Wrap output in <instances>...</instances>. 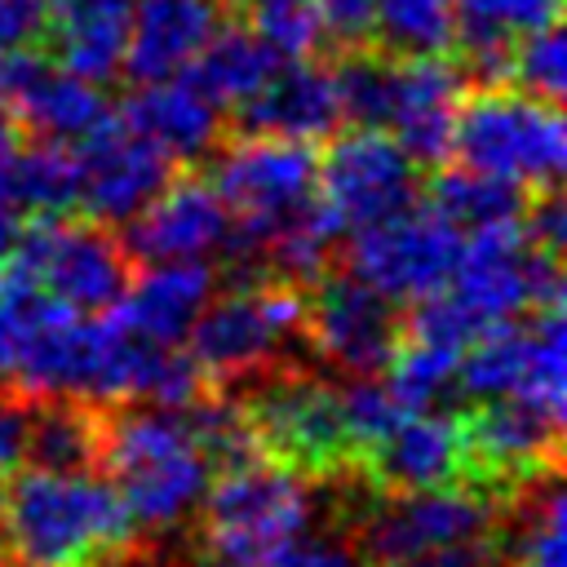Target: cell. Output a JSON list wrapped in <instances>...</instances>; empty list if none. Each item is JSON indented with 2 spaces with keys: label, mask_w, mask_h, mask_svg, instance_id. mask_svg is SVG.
Masks as SVG:
<instances>
[{
  "label": "cell",
  "mask_w": 567,
  "mask_h": 567,
  "mask_svg": "<svg viewBox=\"0 0 567 567\" xmlns=\"http://www.w3.org/2000/svg\"><path fill=\"white\" fill-rule=\"evenodd\" d=\"M230 230V213L217 195V186L199 173H173L164 190L124 221V252L133 266L146 261H182V257H204L217 252Z\"/></svg>",
  "instance_id": "e0dca14e"
},
{
  "label": "cell",
  "mask_w": 567,
  "mask_h": 567,
  "mask_svg": "<svg viewBox=\"0 0 567 567\" xmlns=\"http://www.w3.org/2000/svg\"><path fill=\"white\" fill-rule=\"evenodd\" d=\"M496 523H501V496L465 478L421 492L372 496L368 514L354 523V545L372 567H390L425 549L492 536Z\"/></svg>",
  "instance_id": "9c48e42d"
},
{
  "label": "cell",
  "mask_w": 567,
  "mask_h": 567,
  "mask_svg": "<svg viewBox=\"0 0 567 567\" xmlns=\"http://www.w3.org/2000/svg\"><path fill=\"white\" fill-rule=\"evenodd\" d=\"M226 0H133L120 75L155 84L182 75L195 53L221 31Z\"/></svg>",
  "instance_id": "d6986e66"
},
{
  "label": "cell",
  "mask_w": 567,
  "mask_h": 567,
  "mask_svg": "<svg viewBox=\"0 0 567 567\" xmlns=\"http://www.w3.org/2000/svg\"><path fill=\"white\" fill-rule=\"evenodd\" d=\"M315 13L323 22V40L341 49H368L377 31V0H315Z\"/></svg>",
  "instance_id": "d6a6232c"
},
{
  "label": "cell",
  "mask_w": 567,
  "mask_h": 567,
  "mask_svg": "<svg viewBox=\"0 0 567 567\" xmlns=\"http://www.w3.org/2000/svg\"><path fill=\"white\" fill-rule=\"evenodd\" d=\"M563 0H456L452 49L465 84H509L514 40L540 27H554Z\"/></svg>",
  "instance_id": "7402d4cb"
},
{
  "label": "cell",
  "mask_w": 567,
  "mask_h": 567,
  "mask_svg": "<svg viewBox=\"0 0 567 567\" xmlns=\"http://www.w3.org/2000/svg\"><path fill=\"white\" fill-rule=\"evenodd\" d=\"M239 403L257 447L297 474L328 483L337 474L354 470V439L341 416V390L337 381L310 372V368H275L239 390H230Z\"/></svg>",
  "instance_id": "8992f818"
},
{
  "label": "cell",
  "mask_w": 567,
  "mask_h": 567,
  "mask_svg": "<svg viewBox=\"0 0 567 567\" xmlns=\"http://www.w3.org/2000/svg\"><path fill=\"white\" fill-rule=\"evenodd\" d=\"M133 0H49L44 53L89 84H111L124 62Z\"/></svg>",
  "instance_id": "cb8c5ba5"
},
{
  "label": "cell",
  "mask_w": 567,
  "mask_h": 567,
  "mask_svg": "<svg viewBox=\"0 0 567 567\" xmlns=\"http://www.w3.org/2000/svg\"><path fill=\"white\" fill-rule=\"evenodd\" d=\"M354 474L377 496L465 483L470 478V461H465L461 412H439V408L403 412L390 434H381L372 447L359 452Z\"/></svg>",
  "instance_id": "9a60e30c"
},
{
  "label": "cell",
  "mask_w": 567,
  "mask_h": 567,
  "mask_svg": "<svg viewBox=\"0 0 567 567\" xmlns=\"http://www.w3.org/2000/svg\"><path fill=\"white\" fill-rule=\"evenodd\" d=\"M133 527L142 536H168L186 527L208 492L213 456L199 439V425L186 408H106L102 434V465H97Z\"/></svg>",
  "instance_id": "7a4b0ae2"
},
{
  "label": "cell",
  "mask_w": 567,
  "mask_h": 567,
  "mask_svg": "<svg viewBox=\"0 0 567 567\" xmlns=\"http://www.w3.org/2000/svg\"><path fill=\"white\" fill-rule=\"evenodd\" d=\"M0 567H18V563H9V558H4V563H0Z\"/></svg>",
  "instance_id": "7bdbcfd3"
},
{
  "label": "cell",
  "mask_w": 567,
  "mask_h": 567,
  "mask_svg": "<svg viewBox=\"0 0 567 567\" xmlns=\"http://www.w3.org/2000/svg\"><path fill=\"white\" fill-rule=\"evenodd\" d=\"M75 168H80L75 213L89 221H102V226H124L164 190L177 159L168 151H159L146 133H137L120 115V106H111L80 137Z\"/></svg>",
  "instance_id": "4fadbf2b"
},
{
  "label": "cell",
  "mask_w": 567,
  "mask_h": 567,
  "mask_svg": "<svg viewBox=\"0 0 567 567\" xmlns=\"http://www.w3.org/2000/svg\"><path fill=\"white\" fill-rule=\"evenodd\" d=\"M465 425V461L470 483L505 496L509 487L558 470L563 461V421L540 412L518 394L478 399V408L461 412Z\"/></svg>",
  "instance_id": "5bb4252c"
},
{
  "label": "cell",
  "mask_w": 567,
  "mask_h": 567,
  "mask_svg": "<svg viewBox=\"0 0 567 567\" xmlns=\"http://www.w3.org/2000/svg\"><path fill=\"white\" fill-rule=\"evenodd\" d=\"M244 4V27L266 40L284 62L288 58H319L323 22L315 13V0H239Z\"/></svg>",
  "instance_id": "4dcf8cb0"
},
{
  "label": "cell",
  "mask_w": 567,
  "mask_h": 567,
  "mask_svg": "<svg viewBox=\"0 0 567 567\" xmlns=\"http://www.w3.org/2000/svg\"><path fill=\"white\" fill-rule=\"evenodd\" d=\"M18 230H22V217H18L13 208H4V204H0V275H4V266H9V257H13V244H18Z\"/></svg>",
  "instance_id": "f35d334b"
},
{
  "label": "cell",
  "mask_w": 567,
  "mask_h": 567,
  "mask_svg": "<svg viewBox=\"0 0 567 567\" xmlns=\"http://www.w3.org/2000/svg\"><path fill=\"white\" fill-rule=\"evenodd\" d=\"M235 133H279L297 142H323L341 124V97L332 66L319 58H288L275 75L230 115Z\"/></svg>",
  "instance_id": "ffe728a7"
},
{
  "label": "cell",
  "mask_w": 567,
  "mask_h": 567,
  "mask_svg": "<svg viewBox=\"0 0 567 567\" xmlns=\"http://www.w3.org/2000/svg\"><path fill=\"white\" fill-rule=\"evenodd\" d=\"M315 177H319V146L279 137V133H235L221 137L213 151L208 182L217 186L230 230L221 252L230 261L235 284L266 279V244L315 213Z\"/></svg>",
  "instance_id": "3957f363"
},
{
  "label": "cell",
  "mask_w": 567,
  "mask_h": 567,
  "mask_svg": "<svg viewBox=\"0 0 567 567\" xmlns=\"http://www.w3.org/2000/svg\"><path fill=\"white\" fill-rule=\"evenodd\" d=\"M447 155L456 164L505 177L514 186L549 190L567 164V128L558 102L532 97L514 84H487L461 97Z\"/></svg>",
  "instance_id": "52a82bcc"
},
{
  "label": "cell",
  "mask_w": 567,
  "mask_h": 567,
  "mask_svg": "<svg viewBox=\"0 0 567 567\" xmlns=\"http://www.w3.org/2000/svg\"><path fill=\"white\" fill-rule=\"evenodd\" d=\"M270 567H372L350 536H301Z\"/></svg>",
  "instance_id": "836d02e7"
},
{
  "label": "cell",
  "mask_w": 567,
  "mask_h": 567,
  "mask_svg": "<svg viewBox=\"0 0 567 567\" xmlns=\"http://www.w3.org/2000/svg\"><path fill=\"white\" fill-rule=\"evenodd\" d=\"M4 275L40 288L44 297L80 310L106 315L133 279V261L102 221L62 213V217H31L18 230L13 257Z\"/></svg>",
  "instance_id": "ba28073f"
},
{
  "label": "cell",
  "mask_w": 567,
  "mask_h": 567,
  "mask_svg": "<svg viewBox=\"0 0 567 567\" xmlns=\"http://www.w3.org/2000/svg\"><path fill=\"white\" fill-rule=\"evenodd\" d=\"M390 567H505V563H501L496 532H492V536H478V540H461V545H443V549L399 558Z\"/></svg>",
  "instance_id": "74e56055"
},
{
  "label": "cell",
  "mask_w": 567,
  "mask_h": 567,
  "mask_svg": "<svg viewBox=\"0 0 567 567\" xmlns=\"http://www.w3.org/2000/svg\"><path fill=\"white\" fill-rule=\"evenodd\" d=\"M199 567H230V563H217V558H204Z\"/></svg>",
  "instance_id": "60d3db41"
},
{
  "label": "cell",
  "mask_w": 567,
  "mask_h": 567,
  "mask_svg": "<svg viewBox=\"0 0 567 567\" xmlns=\"http://www.w3.org/2000/svg\"><path fill=\"white\" fill-rule=\"evenodd\" d=\"M465 230L452 226L439 208L412 204L385 221L350 230L346 244V270L385 292L390 301H421L430 292H443L456 275Z\"/></svg>",
  "instance_id": "8fae6325"
},
{
  "label": "cell",
  "mask_w": 567,
  "mask_h": 567,
  "mask_svg": "<svg viewBox=\"0 0 567 567\" xmlns=\"http://www.w3.org/2000/svg\"><path fill=\"white\" fill-rule=\"evenodd\" d=\"M80 199V168L66 142L35 137L31 146H13L0 159V204L18 217H62L75 213Z\"/></svg>",
  "instance_id": "484cf974"
},
{
  "label": "cell",
  "mask_w": 567,
  "mask_h": 567,
  "mask_svg": "<svg viewBox=\"0 0 567 567\" xmlns=\"http://www.w3.org/2000/svg\"><path fill=\"white\" fill-rule=\"evenodd\" d=\"M465 97V75L443 53H394V80H390V111L385 133L425 168L447 159L452 120Z\"/></svg>",
  "instance_id": "ac0fdd59"
},
{
  "label": "cell",
  "mask_w": 567,
  "mask_h": 567,
  "mask_svg": "<svg viewBox=\"0 0 567 567\" xmlns=\"http://www.w3.org/2000/svg\"><path fill=\"white\" fill-rule=\"evenodd\" d=\"M0 509H4V478H0Z\"/></svg>",
  "instance_id": "b9f144b4"
},
{
  "label": "cell",
  "mask_w": 567,
  "mask_h": 567,
  "mask_svg": "<svg viewBox=\"0 0 567 567\" xmlns=\"http://www.w3.org/2000/svg\"><path fill=\"white\" fill-rule=\"evenodd\" d=\"M49 0H0V53L44 44Z\"/></svg>",
  "instance_id": "e575fe53"
},
{
  "label": "cell",
  "mask_w": 567,
  "mask_h": 567,
  "mask_svg": "<svg viewBox=\"0 0 567 567\" xmlns=\"http://www.w3.org/2000/svg\"><path fill=\"white\" fill-rule=\"evenodd\" d=\"M315 199L337 235L385 221L421 199V164L372 124H354L319 155Z\"/></svg>",
  "instance_id": "30bf717a"
},
{
  "label": "cell",
  "mask_w": 567,
  "mask_h": 567,
  "mask_svg": "<svg viewBox=\"0 0 567 567\" xmlns=\"http://www.w3.org/2000/svg\"><path fill=\"white\" fill-rule=\"evenodd\" d=\"M456 27V0H377L372 44L399 58L447 53Z\"/></svg>",
  "instance_id": "f546056e"
},
{
  "label": "cell",
  "mask_w": 567,
  "mask_h": 567,
  "mask_svg": "<svg viewBox=\"0 0 567 567\" xmlns=\"http://www.w3.org/2000/svg\"><path fill=\"white\" fill-rule=\"evenodd\" d=\"M27 425H31V399L0 385V478H9L27 456Z\"/></svg>",
  "instance_id": "8d00e7d4"
},
{
  "label": "cell",
  "mask_w": 567,
  "mask_h": 567,
  "mask_svg": "<svg viewBox=\"0 0 567 567\" xmlns=\"http://www.w3.org/2000/svg\"><path fill=\"white\" fill-rule=\"evenodd\" d=\"M217 275L204 257H182V261H146L142 275L128 279L111 315L120 328L151 346H182L195 315L213 297Z\"/></svg>",
  "instance_id": "44dd1931"
},
{
  "label": "cell",
  "mask_w": 567,
  "mask_h": 567,
  "mask_svg": "<svg viewBox=\"0 0 567 567\" xmlns=\"http://www.w3.org/2000/svg\"><path fill=\"white\" fill-rule=\"evenodd\" d=\"M186 346L199 377L221 394L275 368H288L297 363L288 350H306V288L270 275L252 284H230L221 297L204 301L186 332Z\"/></svg>",
  "instance_id": "5b68a950"
},
{
  "label": "cell",
  "mask_w": 567,
  "mask_h": 567,
  "mask_svg": "<svg viewBox=\"0 0 567 567\" xmlns=\"http://www.w3.org/2000/svg\"><path fill=\"white\" fill-rule=\"evenodd\" d=\"M430 208H439L452 226L470 230V226H483V221H501V217H518L527 208V190L505 182V177H492V173H478V168H439L434 182H430Z\"/></svg>",
  "instance_id": "f1b7e54d"
},
{
  "label": "cell",
  "mask_w": 567,
  "mask_h": 567,
  "mask_svg": "<svg viewBox=\"0 0 567 567\" xmlns=\"http://www.w3.org/2000/svg\"><path fill=\"white\" fill-rule=\"evenodd\" d=\"M27 292H31V284L0 275V385H9V377H13V359H18V341H22V323H27Z\"/></svg>",
  "instance_id": "d590c367"
},
{
  "label": "cell",
  "mask_w": 567,
  "mask_h": 567,
  "mask_svg": "<svg viewBox=\"0 0 567 567\" xmlns=\"http://www.w3.org/2000/svg\"><path fill=\"white\" fill-rule=\"evenodd\" d=\"M106 408L89 399H35L27 425V461L44 470H97L102 465Z\"/></svg>",
  "instance_id": "4316f807"
},
{
  "label": "cell",
  "mask_w": 567,
  "mask_h": 567,
  "mask_svg": "<svg viewBox=\"0 0 567 567\" xmlns=\"http://www.w3.org/2000/svg\"><path fill=\"white\" fill-rule=\"evenodd\" d=\"M284 58L266 44V40H257L244 22H221V31L195 53V62L182 71L221 115H235L270 75H275V66H279Z\"/></svg>",
  "instance_id": "d4e9b609"
},
{
  "label": "cell",
  "mask_w": 567,
  "mask_h": 567,
  "mask_svg": "<svg viewBox=\"0 0 567 567\" xmlns=\"http://www.w3.org/2000/svg\"><path fill=\"white\" fill-rule=\"evenodd\" d=\"M532 354V328L518 319L487 323L456 359V385L465 399H501L514 394Z\"/></svg>",
  "instance_id": "83f0119b"
},
{
  "label": "cell",
  "mask_w": 567,
  "mask_h": 567,
  "mask_svg": "<svg viewBox=\"0 0 567 567\" xmlns=\"http://www.w3.org/2000/svg\"><path fill=\"white\" fill-rule=\"evenodd\" d=\"M509 84H518L532 97L545 102H563V84H567V53H563V31L540 27L514 40V62H509Z\"/></svg>",
  "instance_id": "1f68e13d"
},
{
  "label": "cell",
  "mask_w": 567,
  "mask_h": 567,
  "mask_svg": "<svg viewBox=\"0 0 567 567\" xmlns=\"http://www.w3.org/2000/svg\"><path fill=\"white\" fill-rule=\"evenodd\" d=\"M315 478L292 465L248 452L213 470L195 509L208 558L230 567H270L315 523Z\"/></svg>",
  "instance_id": "277c9868"
},
{
  "label": "cell",
  "mask_w": 567,
  "mask_h": 567,
  "mask_svg": "<svg viewBox=\"0 0 567 567\" xmlns=\"http://www.w3.org/2000/svg\"><path fill=\"white\" fill-rule=\"evenodd\" d=\"M0 549L18 567H120L137 527L102 470H18L4 487Z\"/></svg>",
  "instance_id": "6da1fadb"
},
{
  "label": "cell",
  "mask_w": 567,
  "mask_h": 567,
  "mask_svg": "<svg viewBox=\"0 0 567 567\" xmlns=\"http://www.w3.org/2000/svg\"><path fill=\"white\" fill-rule=\"evenodd\" d=\"M18 142H22V124H18V115H13V111L0 102V159H4V155H9Z\"/></svg>",
  "instance_id": "ab89813d"
},
{
  "label": "cell",
  "mask_w": 567,
  "mask_h": 567,
  "mask_svg": "<svg viewBox=\"0 0 567 567\" xmlns=\"http://www.w3.org/2000/svg\"><path fill=\"white\" fill-rule=\"evenodd\" d=\"M0 102L18 115L22 133H35L44 142H80L111 106L102 97V84H89L58 66L40 44L0 53Z\"/></svg>",
  "instance_id": "2e32d148"
},
{
  "label": "cell",
  "mask_w": 567,
  "mask_h": 567,
  "mask_svg": "<svg viewBox=\"0 0 567 567\" xmlns=\"http://www.w3.org/2000/svg\"><path fill=\"white\" fill-rule=\"evenodd\" d=\"M120 115L137 133H146L159 151H168L177 164L213 155L217 142L226 137V115L186 75L137 84V93H128L120 102Z\"/></svg>",
  "instance_id": "603a6c76"
},
{
  "label": "cell",
  "mask_w": 567,
  "mask_h": 567,
  "mask_svg": "<svg viewBox=\"0 0 567 567\" xmlns=\"http://www.w3.org/2000/svg\"><path fill=\"white\" fill-rule=\"evenodd\" d=\"M403 337L399 301L359 275L323 270L306 284V350L346 377H381Z\"/></svg>",
  "instance_id": "7c38bea8"
}]
</instances>
